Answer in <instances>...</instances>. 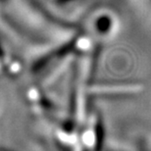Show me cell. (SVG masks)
Instances as JSON below:
<instances>
[{
    "mask_svg": "<svg viewBox=\"0 0 151 151\" xmlns=\"http://www.w3.org/2000/svg\"><path fill=\"white\" fill-rule=\"evenodd\" d=\"M145 86L140 81H128L102 83L92 87V92L96 95L111 98H131L141 94Z\"/></svg>",
    "mask_w": 151,
    "mask_h": 151,
    "instance_id": "6da1fadb",
    "label": "cell"
}]
</instances>
